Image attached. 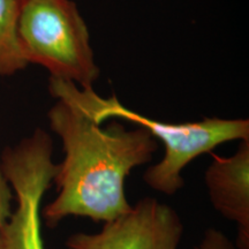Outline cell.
Segmentation results:
<instances>
[{"mask_svg": "<svg viewBox=\"0 0 249 249\" xmlns=\"http://www.w3.org/2000/svg\"><path fill=\"white\" fill-rule=\"evenodd\" d=\"M48 118L65 158L53 178L57 196L40 210L46 226L53 229L71 216L107 223L128 213L124 182L134 169L152 160L158 149L154 135L144 127L126 129L119 123L102 128L64 99H57Z\"/></svg>", "mask_w": 249, "mask_h": 249, "instance_id": "obj_1", "label": "cell"}, {"mask_svg": "<svg viewBox=\"0 0 249 249\" xmlns=\"http://www.w3.org/2000/svg\"><path fill=\"white\" fill-rule=\"evenodd\" d=\"M49 91L55 99H64L81 108L99 124L119 118L144 127L161 141L165 148L163 160L147 169L143 180L151 189L169 196L177 194L185 185L182 171L195 158L223 143L249 139L248 119L205 118L194 123L170 124L129 110L116 96L104 98L93 88H80L70 81L50 77Z\"/></svg>", "mask_w": 249, "mask_h": 249, "instance_id": "obj_2", "label": "cell"}, {"mask_svg": "<svg viewBox=\"0 0 249 249\" xmlns=\"http://www.w3.org/2000/svg\"><path fill=\"white\" fill-rule=\"evenodd\" d=\"M18 38L28 62L40 65L51 77L92 88L99 68L88 27L71 0H23Z\"/></svg>", "mask_w": 249, "mask_h": 249, "instance_id": "obj_3", "label": "cell"}, {"mask_svg": "<svg viewBox=\"0 0 249 249\" xmlns=\"http://www.w3.org/2000/svg\"><path fill=\"white\" fill-rule=\"evenodd\" d=\"M52 155L53 141L40 128L14 147H7L0 155L2 172L17 202L0 233V249H45L40 229V207L57 172Z\"/></svg>", "mask_w": 249, "mask_h": 249, "instance_id": "obj_4", "label": "cell"}, {"mask_svg": "<svg viewBox=\"0 0 249 249\" xmlns=\"http://www.w3.org/2000/svg\"><path fill=\"white\" fill-rule=\"evenodd\" d=\"M183 233L181 218L155 197H144L128 213L104 223L97 233L68 236L67 249H178Z\"/></svg>", "mask_w": 249, "mask_h": 249, "instance_id": "obj_5", "label": "cell"}, {"mask_svg": "<svg viewBox=\"0 0 249 249\" xmlns=\"http://www.w3.org/2000/svg\"><path fill=\"white\" fill-rule=\"evenodd\" d=\"M204 180L214 210L236 224L235 247L249 249V139L230 157L213 155Z\"/></svg>", "mask_w": 249, "mask_h": 249, "instance_id": "obj_6", "label": "cell"}, {"mask_svg": "<svg viewBox=\"0 0 249 249\" xmlns=\"http://www.w3.org/2000/svg\"><path fill=\"white\" fill-rule=\"evenodd\" d=\"M23 0H0V75L11 76L29 64L18 38V24Z\"/></svg>", "mask_w": 249, "mask_h": 249, "instance_id": "obj_7", "label": "cell"}, {"mask_svg": "<svg viewBox=\"0 0 249 249\" xmlns=\"http://www.w3.org/2000/svg\"><path fill=\"white\" fill-rule=\"evenodd\" d=\"M14 200V193L9 185L7 178L5 177L0 163V233L4 229L8 219L12 216V202Z\"/></svg>", "mask_w": 249, "mask_h": 249, "instance_id": "obj_8", "label": "cell"}, {"mask_svg": "<svg viewBox=\"0 0 249 249\" xmlns=\"http://www.w3.org/2000/svg\"><path fill=\"white\" fill-rule=\"evenodd\" d=\"M194 249H238L222 231L216 229H208L204 232L200 244Z\"/></svg>", "mask_w": 249, "mask_h": 249, "instance_id": "obj_9", "label": "cell"}]
</instances>
